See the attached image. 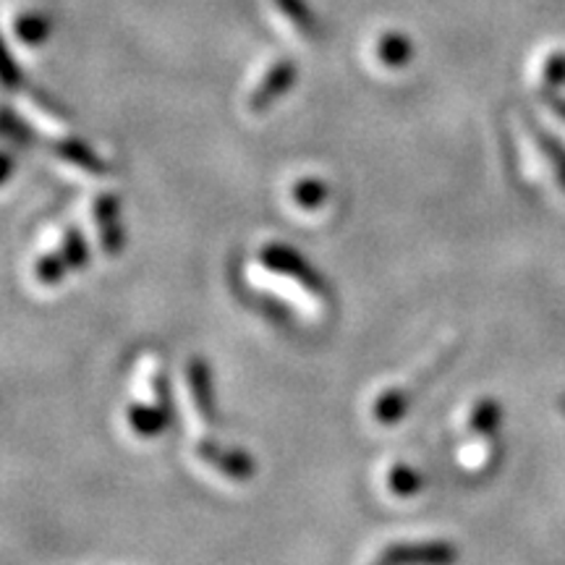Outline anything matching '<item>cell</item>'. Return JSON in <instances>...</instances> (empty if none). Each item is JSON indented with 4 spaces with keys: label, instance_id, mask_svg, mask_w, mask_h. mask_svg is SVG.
Returning <instances> with one entry per match:
<instances>
[{
    "label": "cell",
    "instance_id": "9a60e30c",
    "mask_svg": "<svg viewBox=\"0 0 565 565\" xmlns=\"http://www.w3.org/2000/svg\"><path fill=\"white\" fill-rule=\"evenodd\" d=\"M385 482L387 490L398 494V498H412V494H416L424 487V477L408 463H393L391 469H387Z\"/></svg>",
    "mask_w": 565,
    "mask_h": 565
},
{
    "label": "cell",
    "instance_id": "2e32d148",
    "mask_svg": "<svg viewBox=\"0 0 565 565\" xmlns=\"http://www.w3.org/2000/svg\"><path fill=\"white\" fill-rule=\"evenodd\" d=\"M278 9L282 11V17L291 21L296 30L303 34V38H315L317 19L312 17V11L307 9L303 0H278Z\"/></svg>",
    "mask_w": 565,
    "mask_h": 565
},
{
    "label": "cell",
    "instance_id": "277c9868",
    "mask_svg": "<svg viewBox=\"0 0 565 565\" xmlns=\"http://www.w3.org/2000/svg\"><path fill=\"white\" fill-rule=\"evenodd\" d=\"M296 76H299V68H296L294 61H275L273 66L259 76L257 87L249 92V97H246V110L254 113V116H263V113L270 110L273 105L294 87Z\"/></svg>",
    "mask_w": 565,
    "mask_h": 565
},
{
    "label": "cell",
    "instance_id": "6da1fadb",
    "mask_svg": "<svg viewBox=\"0 0 565 565\" xmlns=\"http://www.w3.org/2000/svg\"><path fill=\"white\" fill-rule=\"evenodd\" d=\"M257 257H259V263H263V267H267V270L275 275H282V278H288V280H294L301 291L315 296V299H322V301L330 299L328 280H324L322 275L317 273V267L309 265L299 252L291 249V246L278 244V242L263 244L259 246Z\"/></svg>",
    "mask_w": 565,
    "mask_h": 565
},
{
    "label": "cell",
    "instance_id": "603a6c76",
    "mask_svg": "<svg viewBox=\"0 0 565 565\" xmlns=\"http://www.w3.org/2000/svg\"><path fill=\"white\" fill-rule=\"evenodd\" d=\"M372 565H387V563H385V561H383V557H380V561H374V563H372Z\"/></svg>",
    "mask_w": 565,
    "mask_h": 565
},
{
    "label": "cell",
    "instance_id": "d6986e66",
    "mask_svg": "<svg viewBox=\"0 0 565 565\" xmlns=\"http://www.w3.org/2000/svg\"><path fill=\"white\" fill-rule=\"evenodd\" d=\"M150 391L154 395V401H158L160 408H166L168 414H171V383H168L166 372H154L152 380H150Z\"/></svg>",
    "mask_w": 565,
    "mask_h": 565
},
{
    "label": "cell",
    "instance_id": "7402d4cb",
    "mask_svg": "<svg viewBox=\"0 0 565 565\" xmlns=\"http://www.w3.org/2000/svg\"><path fill=\"white\" fill-rule=\"evenodd\" d=\"M547 105H550V110H553L555 116L565 124V100H563V97H547Z\"/></svg>",
    "mask_w": 565,
    "mask_h": 565
},
{
    "label": "cell",
    "instance_id": "44dd1931",
    "mask_svg": "<svg viewBox=\"0 0 565 565\" xmlns=\"http://www.w3.org/2000/svg\"><path fill=\"white\" fill-rule=\"evenodd\" d=\"M3 131H6V137L21 141V145H26V141H32V131L26 129L24 124L17 121V116H13L11 108L6 110V116H3Z\"/></svg>",
    "mask_w": 565,
    "mask_h": 565
},
{
    "label": "cell",
    "instance_id": "5b68a950",
    "mask_svg": "<svg viewBox=\"0 0 565 565\" xmlns=\"http://www.w3.org/2000/svg\"><path fill=\"white\" fill-rule=\"evenodd\" d=\"M92 215H95L97 238H100L103 252L108 254V257H118L126 244V233L121 223V200L110 192L97 194L95 204H92Z\"/></svg>",
    "mask_w": 565,
    "mask_h": 565
},
{
    "label": "cell",
    "instance_id": "7a4b0ae2",
    "mask_svg": "<svg viewBox=\"0 0 565 565\" xmlns=\"http://www.w3.org/2000/svg\"><path fill=\"white\" fill-rule=\"evenodd\" d=\"M194 456L200 458L204 466L215 469L221 477L233 479V482H246V479L257 475L254 456H249L242 448H225V445L215 443L212 437H202V440L194 445Z\"/></svg>",
    "mask_w": 565,
    "mask_h": 565
},
{
    "label": "cell",
    "instance_id": "8992f818",
    "mask_svg": "<svg viewBox=\"0 0 565 565\" xmlns=\"http://www.w3.org/2000/svg\"><path fill=\"white\" fill-rule=\"evenodd\" d=\"M186 387L192 393V406L204 427L217 424V406H215V385H212V370L202 356L189 359L186 364Z\"/></svg>",
    "mask_w": 565,
    "mask_h": 565
},
{
    "label": "cell",
    "instance_id": "30bf717a",
    "mask_svg": "<svg viewBox=\"0 0 565 565\" xmlns=\"http://www.w3.org/2000/svg\"><path fill=\"white\" fill-rule=\"evenodd\" d=\"M126 419H129V427L134 435L158 437L162 429L171 424V414L160 406L134 404V406H129V412H126Z\"/></svg>",
    "mask_w": 565,
    "mask_h": 565
},
{
    "label": "cell",
    "instance_id": "e0dca14e",
    "mask_svg": "<svg viewBox=\"0 0 565 565\" xmlns=\"http://www.w3.org/2000/svg\"><path fill=\"white\" fill-rule=\"evenodd\" d=\"M58 246H61V252L66 254V259L71 263V267H74V270H82V267L89 265V249H87V242H84L82 231L68 228L66 236H63V242Z\"/></svg>",
    "mask_w": 565,
    "mask_h": 565
},
{
    "label": "cell",
    "instance_id": "4fadbf2b",
    "mask_svg": "<svg viewBox=\"0 0 565 565\" xmlns=\"http://www.w3.org/2000/svg\"><path fill=\"white\" fill-rule=\"evenodd\" d=\"M71 270H74V267H71L66 254L61 252V246H55L53 252L42 254L38 263H34L32 273L40 286H55V282H61Z\"/></svg>",
    "mask_w": 565,
    "mask_h": 565
},
{
    "label": "cell",
    "instance_id": "3957f363",
    "mask_svg": "<svg viewBox=\"0 0 565 565\" xmlns=\"http://www.w3.org/2000/svg\"><path fill=\"white\" fill-rule=\"evenodd\" d=\"M380 557L387 565H456L458 550L454 542H391Z\"/></svg>",
    "mask_w": 565,
    "mask_h": 565
},
{
    "label": "cell",
    "instance_id": "8fae6325",
    "mask_svg": "<svg viewBox=\"0 0 565 565\" xmlns=\"http://www.w3.org/2000/svg\"><path fill=\"white\" fill-rule=\"evenodd\" d=\"M500 416H503V408H500L498 401H494L492 395H484V398H479L477 404L469 408V416H466V429H469V435L490 437L498 433Z\"/></svg>",
    "mask_w": 565,
    "mask_h": 565
},
{
    "label": "cell",
    "instance_id": "5bb4252c",
    "mask_svg": "<svg viewBox=\"0 0 565 565\" xmlns=\"http://www.w3.org/2000/svg\"><path fill=\"white\" fill-rule=\"evenodd\" d=\"M328 196H330L328 183H324L322 179H317V175H307V179L296 181L291 186V200L307 212L320 210L322 204L328 202Z\"/></svg>",
    "mask_w": 565,
    "mask_h": 565
},
{
    "label": "cell",
    "instance_id": "52a82bcc",
    "mask_svg": "<svg viewBox=\"0 0 565 565\" xmlns=\"http://www.w3.org/2000/svg\"><path fill=\"white\" fill-rule=\"evenodd\" d=\"M524 126L536 154H540L542 160H547L553 179L557 181V186H561V192H565V147L547 129H542L532 116H524Z\"/></svg>",
    "mask_w": 565,
    "mask_h": 565
},
{
    "label": "cell",
    "instance_id": "ba28073f",
    "mask_svg": "<svg viewBox=\"0 0 565 565\" xmlns=\"http://www.w3.org/2000/svg\"><path fill=\"white\" fill-rule=\"evenodd\" d=\"M51 150L58 154L61 160L71 162V166H76L84 173H92V175H108L110 173L108 162H105L100 154H97L89 145H84V141H79V139L51 141Z\"/></svg>",
    "mask_w": 565,
    "mask_h": 565
},
{
    "label": "cell",
    "instance_id": "ac0fdd59",
    "mask_svg": "<svg viewBox=\"0 0 565 565\" xmlns=\"http://www.w3.org/2000/svg\"><path fill=\"white\" fill-rule=\"evenodd\" d=\"M47 32H51V24H47V19L40 17V13H26V17H21L17 24L19 40H24L26 45H38V42L47 38Z\"/></svg>",
    "mask_w": 565,
    "mask_h": 565
},
{
    "label": "cell",
    "instance_id": "ffe728a7",
    "mask_svg": "<svg viewBox=\"0 0 565 565\" xmlns=\"http://www.w3.org/2000/svg\"><path fill=\"white\" fill-rule=\"evenodd\" d=\"M542 82L547 87H555V84L565 82V55L563 53H553L545 63V71H542Z\"/></svg>",
    "mask_w": 565,
    "mask_h": 565
},
{
    "label": "cell",
    "instance_id": "7c38bea8",
    "mask_svg": "<svg viewBox=\"0 0 565 565\" xmlns=\"http://www.w3.org/2000/svg\"><path fill=\"white\" fill-rule=\"evenodd\" d=\"M412 42L398 32H387L377 40V58L387 68H404L406 63L412 61Z\"/></svg>",
    "mask_w": 565,
    "mask_h": 565
},
{
    "label": "cell",
    "instance_id": "9c48e42d",
    "mask_svg": "<svg viewBox=\"0 0 565 565\" xmlns=\"http://www.w3.org/2000/svg\"><path fill=\"white\" fill-rule=\"evenodd\" d=\"M414 398L412 395L406 393V387H387V391H383L374 398L372 404V416L374 422L385 424V427H391V424H398L401 419H404L408 408H412Z\"/></svg>",
    "mask_w": 565,
    "mask_h": 565
}]
</instances>
